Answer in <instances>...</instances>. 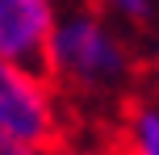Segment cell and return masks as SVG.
Masks as SVG:
<instances>
[{
  "instance_id": "6da1fadb",
  "label": "cell",
  "mask_w": 159,
  "mask_h": 155,
  "mask_svg": "<svg viewBox=\"0 0 159 155\" xmlns=\"http://www.w3.org/2000/svg\"><path fill=\"white\" fill-rule=\"evenodd\" d=\"M38 63L63 97L84 105H121L130 92H138L143 75L138 38L109 21L96 4L59 8Z\"/></svg>"
},
{
  "instance_id": "7a4b0ae2",
  "label": "cell",
  "mask_w": 159,
  "mask_h": 155,
  "mask_svg": "<svg viewBox=\"0 0 159 155\" xmlns=\"http://www.w3.org/2000/svg\"><path fill=\"white\" fill-rule=\"evenodd\" d=\"M67 97L42 63L0 55V151H63Z\"/></svg>"
},
{
  "instance_id": "3957f363",
  "label": "cell",
  "mask_w": 159,
  "mask_h": 155,
  "mask_svg": "<svg viewBox=\"0 0 159 155\" xmlns=\"http://www.w3.org/2000/svg\"><path fill=\"white\" fill-rule=\"evenodd\" d=\"M55 17L59 0H0V55L38 63Z\"/></svg>"
},
{
  "instance_id": "277c9868",
  "label": "cell",
  "mask_w": 159,
  "mask_h": 155,
  "mask_svg": "<svg viewBox=\"0 0 159 155\" xmlns=\"http://www.w3.org/2000/svg\"><path fill=\"white\" fill-rule=\"evenodd\" d=\"M117 155H159V92H130L121 101Z\"/></svg>"
},
{
  "instance_id": "5b68a950",
  "label": "cell",
  "mask_w": 159,
  "mask_h": 155,
  "mask_svg": "<svg viewBox=\"0 0 159 155\" xmlns=\"http://www.w3.org/2000/svg\"><path fill=\"white\" fill-rule=\"evenodd\" d=\"M92 4L101 8L109 21H117L121 30H130L134 38L147 34L159 21V0H92Z\"/></svg>"
},
{
  "instance_id": "8992f818",
  "label": "cell",
  "mask_w": 159,
  "mask_h": 155,
  "mask_svg": "<svg viewBox=\"0 0 159 155\" xmlns=\"http://www.w3.org/2000/svg\"><path fill=\"white\" fill-rule=\"evenodd\" d=\"M138 38H143V42H138V55H143V71L155 80V92H159V21H155L147 34H138Z\"/></svg>"
},
{
  "instance_id": "52a82bcc",
  "label": "cell",
  "mask_w": 159,
  "mask_h": 155,
  "mask_svg": "<svg viewBox=\"0 0 159 155\" xmlns=\"http://www.w3.org/2000/svg\"><path fill=\"white\" fill-rule=\"evenodd\" d=\"M0 155H63V151H0Z\"/></svg>"
}]
</instances>
